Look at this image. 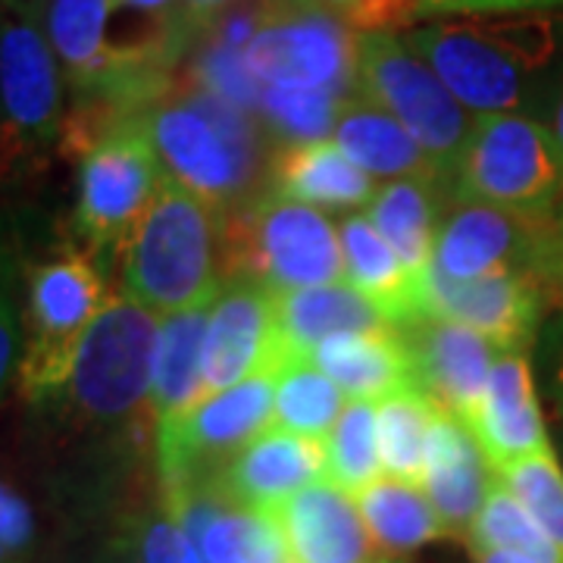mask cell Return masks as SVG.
<instances>
[{
	"instance_id": "1",
	"label": "cell",
	"mask_w": 563,
	"mask_h": 563,
	"mask_svg": "<svg viewBox=\"0 0 563 563\" xmlns=\"http://www.w3.org/2000/svg\"><path fill=\"white\" fill-rule=\"evenodd\" d=\"M404 41L473 117H536L561 95L563 13L454 16L410 29Z\"/></svg>"
},
{
	"instance_id": "2",
	"label": "cell",
	"mask_w": 563,
	"mask_h": 563,
	"mask_svg": "<svg viewBox=\"0 0 563 563\" xmlns=\"http://www.w3.org/2000/svg\"><path fill=\"white\" fill-rule=\"evenodd\" d=\"M141 122L163 176L213 210L229 213L261 195L276 147L254 113L191 79L173 85L141 113Z\"/></svg>"
},
{
	"instance_id": "3",
	"label": "cell",
	"mask_w": 563,
	"mask_h": 563,
	"mask_svg": "<svg viewBox=\"0 0 563 563\" xmlns=\"http://www.w3.org/2000/svg\"><path fill=\"white\" fill-rule=\"evenodd\" d=\"M120 257L122 295L144 310L207 307L222 291V213L166 179Z\"/></svg>"
},
{
	"instance_id": "4",
	"label": "cell",
	"mask_w": 563,
	"mask_h": 563,
	"mask_svg": "<svg viewBox=\"0 0 563 563\" xmlns=\"http://www.w3.org/2000/svg\"><path fill=\"white\" fill-rule=\"evenodd\" d=\"M25 344L20 395L29 404L60 398L91 322L110 303L103 263L79 242H57L41 257H25Z\"/></svg>"
},
{
	"instance_id": "5",
	"label": "cell",
	"mask_w": 563,
	"mask_h": 563,
	"mask_svg": "<svg viewBox=\"0 0 563 563\" xmlns=\"http://www.w3.org/2000/svg\"><path fill=\"white\" fill-rule=\"evenodd\" d=\"M222 282L295 291L344 282L339 229L307 203L261 191L222 213Z\"/></svg>"
},
{
	"instance_id": "6",
	"label": "cell",
	"mask_w": 563,
	"mask_h": 563,
	"mask_svg": "<svg viewBox=\"0 0 563 563\" xmlns=\"http://www.w3.org/2000/svg\"><path fill=\"white\" fill-rule=\"evenodd\" d=\"M63 85L41 7L0 0V188L63 139Z\"/></svg>"
},
{
	"instance_id": "7",
	"label": "cell",
	"mask_w": 563,
	"mask_h": 563,
	"mask_svg": "<svg viewBox=\"0 0 563 563\" xmlns=\"http://www.w3.org/2000/svg\"><path fill=\"white\" fill-rule=\"evenodd\" d=\"M354 91L376 103L388 117L420 141L444 179L454 188V173L463 147L473 135L476 117L463 107L435 69L395 32L357 35V73Z\"/></svg>"
},
{
	"instance_id": "8",
	"label": "cell",
	"mask_w": 563,
	"mask_h": 563,
	"mask_svg": "<svg viewBox=\"0 0 563 563\" xmlns=\"http://www.w3.org/2000/svg\"><path fill=\"white\" fill-rule=\"evenodd\" d=\"M161 317L144 310L125 295H113L81 339L73 376L60 395L69 413L81 422L113 429L144 420L151 401L154 351H157Z\"/></svg>"
},
{
	"instance_id": "9",
	"label": "cell",
	"mask_w": 563,
	"mask_h": 563,
	"mask_svg": "<svg viewBox=\"0 0 563 563\" xmlns=\"http://www.w3.org/2000/svg\"><path fill=\"white\" fill-rule=\"evenodd\" d=\"M454 198L483 201L529 217L563 210V147L536 117H476L454 173Z\"/></svg>"
},
{
	"instance_id": "10",
	"label": "cell",
	"mask_w": 563,
	"mask_h": 563,
	"mask_svg": "<svg viewBox=\"0 0 563 563\" xmlns=\"http://www.w3.org/2000/svg\"><path fill=\"white\" fill-rule=\"evenodd\" d=\"M79 195L73 229L98 261L122 254L154 198L161 195L163 166L139 117L117 122L81 147Z\"/></svg>"
},
{
	"instance_id": "11",
	"label": "cell",
	"mask_w": 563,
	"mask_h": 563,
	"mask_svg": "<svg viewBox=\"0 0 563 563\" xmlns=\"http://www.w3.org/2000/svg\"><path fill=\"white\" fill-rule=\"evenodd\" d=\"M448 279L520 273L542 279L561 301V213L529 217L483 201L454 198L429 263Z\"/></svg>"
},
{
	"instance_id": "12",
	"label": "cell",
	"mask_w": 563,
	"mask_h": 563,
	"mask_svg": "<svg viewBox=\"0 0 563 563\" xmlns=\"http://www.w3.org/2000/svg\"><path fill=\"white\" fill-rule=\"evenodd\" d=\"M273 388L276 376H254L157 422L154 454L161 485L220 476L273 426Z\"/></svg>"
},
{
	"instance_id": "13",
	"label": "cell",
	"mask_w": 563,
	"mask_h": 563,
	"mask_svg": "<svg viewBox=\"0 0 563 563\" xmlns=\"http://www.w3.org/2000/svg\"><path fill=\"white\" fill-rule=\"evenodd\" d=\"M244 63L263 88H313L351 98L357 35L329 10L273 0L263 29L244 47Z\"/></svg>"
},
{
	"instance_id": "14",
	"label": "cell",
	"mask_w": 563,
	"mask_h": 563,
	"mask_svg": "<svg viewBox=\"0 0 563 563\" xmlns=\"http://www.w3.org/2000/svg\"><path fill=\"white\" fill-rule=\"evenodd\" d=\"M548 301H554V291L520 273L448 279L426 266L420 282V317L461 322L485 335L498 354H526Z\"/></svg>"
},
{
	"instance_id": "15",
	"label": "cell",
	"mask_w": 563,
	"mask_h": 563,
	"mask_svg": "<svg viewBox=\"0 0 563 563\" xmlns=\"http://www.w3.org/2000/svg\"><path fill=\"white\" fill-rule=\"evenodd\" d=\"M282 366L273 291L254 282H222L203 332V391L217 395L254 376H276Z\"/></svg>"
},
{
	"instance_id": "16",
	"label": "cell",
	"mask_w": 563,
	"mask_h": 563,
	"mask_svg": "<svg viewBox=\"0 0 563 563\" xmlns=\"http://www.w3.org/2000/svg\"><path fill=\"white\" fill-rule=\"evenodd\" d=\"M398 332L410 351L417 388L442 410L470 422L483 401L488 373L498 361L495 344L461 322L439 317H417L398 325Z\"/></svg>"
},
{
	"instance_id": "17",
	"label": "cell",
	"mask_w": 563,
	"mask_h": 563,
	"mask_svg": "<svg viewBox=\"0 0 563 563\" xmlns=\"http://www.w3.org/2000/svg\"><path fill=\"white\" fill-rule=\"evenodd\" d=\"M466 429L483 448L492 473L554 451L548 439L532 366L523 354H498L485 383L483 401L470 417Z\"/></svg>"
},
{
	"instance_id": "18",
	"label": "cell",
	"mask_w": 563,
	"mask_h": 563,
	"mask_svg": "<svg viewBox=\"0 0 563 563\" xmlns=\"http://www.w3.org/2000/svg\"><path fill=\"white\" fill-rule=\"evenodd\" d=\"M495 485V473L466 422L439 410L426 435L422 492L435 507L448 539H466L485 498Z\"/></svg>"
},
{
	"instance_id": "19",
	"label": "cell",
	"mask_w": 563,
	"mask_h": 563,
	"mask_svg": "<svg viewBox=\"0 0 563 563\" xmlns=\"http://www.w3.org/2000/svg\"><path fill=\"white\" fill-rule=\"evenodd\" d=\"M291 563H373L376 542L357 501L332 483H313L273 510Z\"/></svg>"
},
{
	"instance_id": "20",
	"label": "cell",
	"mask_w": 563,
	"mask_h": 563,
	"mask_svg": "<svg viewBox=\"0 0 563 563\" xmlns=\"http://www.w3.org/2000/svg\"><path fill=\"white\" fill-rule=\"evenodd\" d=\"M217 479L239 504L273 514L295 492L325 479V442L266 429Z\"/></svg>"
},
{
	"instance_id": "21",
	"label": "cell",
	"mask_w": 563,
	"mask_h": 563,
	"mask_svg": "<svg viewBox=\"0 0 563 563\" xmlns=\"http://www.w3.org/2000/svg\"><path fill=\"white\" fill-rule=\"evenodd\" d=\"M273 310H276V332H279L285 363L310 361L313 351L332 335L376 332L391 325L376 310V303L366 301L347 282L273 291Z\"/></svg>"
},
{
	"instance_id": "22",
	"label": "cell",
	"mask_w": 563,
	"mask_h": 563,
	"mask_svg": "<svg viewBox=\"0 0 563 563\" xmlns=\"http://www.w3.org/2000/svg\"><path fill=\"white\" fill-rule=\"evenodd\" d=\"M266 191L313 210H357L376 198V181L344 157L332 141L276 144Z\"/></svg>"
},
{
	"instance_id": "23",
	"label": "cell",
	"mask_w": 563,
	"mask_h": 563,
	"mask_svg": "<svg viewBox=\"0 0 563 563\" xmlns=\"http://www.w3.org/2000/svg\"><path fill=\"white\" fill-rule=\"evenodd\" d=\"M329 141L369 179H439L451 185L401 122L357 95L342 103Z\"/></svg>"
},
{
	"instance_id": "24",
	"label": "cell",
	"mask_w": 563,
	"mask_h": 563,
	"mask_svg": "<svg viewBox=\"0 0 563 563\" xmlns=\"http://www.w3.org/2000/svg\"><path fill=\"white\" fill-rule=\"evenodd\" d=\"M310 363H317L351 401L379 404L395 391L417 388L410 351L395 325L332 335L313 351Z\"/></svg>"
},
{
	"instance_id": "25",
	"label": "cell",
	"mask_w": 563,
	"mask_h": 563,
	"mask_svg": "<svg viewBox=\"0 0 563 563\" xmlns=\"http://www.w3.org/2000/svg\"><path fill=\"white\" fill-rule=\"evenodd\" d=\"M451 201H454L451 185L439 179L385 181L379 185L376 198L369 201L366 220L391 244V251L401 257L404 266L413 276H422L426 266L432 263Z\"/></svg>"
},
{
	"instance_id": "26",
	"label": "cell",
	"mask_w": 563,
	"mask_h": 563,
	"mask_svg": "<svg viewBox=\"0 0 563 563\" xmlns=\"http://www.w3.org/2000/svg\"><path fill=\"white\" fill-rule=\"evenodd\" d=\"M344 257V282L357 288L366 301L376 303V310L395 329L407 325L420 317V282L422 276H413L401 257L391 251L376 232V225L366 217H347L339 225Z\"/></svg>"
},
{
	"instance_id": "27",
	"label": "cell",
	"mask_w": 563,
	"mask_h": 563,
	"mask_svg": "<svg viewBox=\"0 0 563 563\" xmlns=\"http://www.w3.org/2000/svg\"><path fill=\"white\" fill-rule=\"evenodd\" d=\"M210 307L213 303L161 317L154 376H151V401H147V413H151L154 426L207 398L201 376V351Z\"/></svg>"
},
{
	"instance_id": "28",
	"label": "cell",
	"mask_w": 563,
	"mask_h": 563,
	"mask_svg": "<svg viewBox=\"0 0 563 563\" xmlns=\"http://www.w3.org/2000/svg\"><path fill=\"white\" fill-rule=\"evenodd\" d=\"M354 501H357V510H361L373 542L388 554H407L422 544L448 539L442 520L429 501V495L422 492V485L385 476L379 483L369 485L366 492H361Z\"/></svg>"
},
{
	"instance_id": "29",
	"label": "cell",
	"mask_w": 563,
	"mask_h": 563,
	"mask_svg": "<svg viewBox=\"0 0 563 563\" xmlns=\"http://www.w3.org/2000/svg\"><path fill=\"white\" fill-rule=\"evenodd\" d=\"M344 391L322 373L317 363L291 361L276 373L273 388V426L301 439L325 442L344 413Z\"/></svg>"
},
{
	"instance_id": "30",
	"label": "cell",
	"mask_w": 563,
	"mask_h": 563,
	"mask_svg": "<svg viewBox=\"0 0 563 563\" xmlns=\"http://www.w3.org/2000/svg\"><path fill=\"white\" fill-rule=\"evenodd\" d=\"M191 542L203 563H291L276 517L235 498L222 504Z\"/></svg>"
},
{
	"instance_id": "31",
	"label": "cell",
	"mask_w": 563,
	"mask_h": 563,
	"mask_svg": "<svg viewBox=\"0 0 563 563\" xmlns=\"http://www.w3.org/2000/svg\"><path fill=\"white\" fill-rule=\"evenodd\" d=\"M442 407L420 388H404L376 404L379 461L391 479L422 485L426 435Z\"/></svg>"
},
{
	"instance_id": "32",
	"label": "cell",
	"mask_w": 563,
	"mask_h": 563,
	"mask_svg": "<svg viewBox=\"0 0 563 563\" xmlns=\"http://www.w3.org/2000/svg\"><path fill=\"white\" fill-rule=\"evenodd\" d=\"M466 544L470 551H501L523 563H563V554L544 536L542 526L526 514L523 504L507 492L498 476L466 536Z\"/></svg>"
},
{
	"instance_id": "33",
	"label": "cell",
	"mask_w": 563,
	"mask_h": 563,
	"mask_svg": "<svg viewBox=\"0 0 563 563\" xmlns=\"http://www.w3.org/2000/svg\"><path fill=\"white\" fill-rule=\"evenodd\" d=\"M383 479L379 439H376V404L347 401L335 429L325 435V483L357 498Z\"/></svg>"
},
{
	"instance_id": "34",
	"label": "cell",
	"mask_w": 563,
	"mask_h": 563,
	"mask_svg": "<svg viewBox=\"0 0 563 563\" xmlns=\"http://www.w3.org/2000/svg\"><path fill=\"white\" fill-rule=\"evenodd\" d=\"M347 98L313 88H279L266 85L261 95V120L266 132L279 144H310L329 141L339 120V110Z\"/></svg>"
},
{
	"instance_id": "35",
	"label": "cell",
	"mask_w": 563,
	"mask_h": 563,
	"mask_svg": "<svg viewBox=\"0 0 563 563\" xmlns=\"http://www.w3.org/2000/svg\"><path fill=\"white\" fill-rule=\"evenodd\" d=\"M22 244L10 225L0 222V401L20 379L22 344H25V276Z\"/></svg>"
},
{
	"instance_id": "36",
	"label": "cell",
	"mask_w": 563,
	"mask_h": 563,
	"mask_svg": "<svg viewBox=\"0 0 563 563\" xmlns=\"http://www.w3.org/2000/svg\"><path fill=\"white\" fill-rule=\"evenodd\" d=\"M495 476L523 504L526 514L542 526L544 536L563 554V470L554 451L514 463Z\"/></svg>"
},
{
	"instance_id": "37",
	"label": "cell",
	"mask_w": 563,
	"mask_h": 563,
	"mask_svg": "<svg viewBox=\"0 0 563 563\" xmlns=\"http://www.w3.org/2000/svg\"><path fill=\"white\" fill-rule=\"evenodd\" d=\"M135 563H203V558L163 504L135 526Z\"/></svg>"
},
{
	"instance_id": "38",
	"label": "cell",
	"mask_w": 563,
	"mask_h": 563,
	"mask_svg": "<svg viewBox=\"0 0 563 563\" xmlns=\"http://www.w3.org/2000/svg\"><path fill=\"white\" fill-rule=\"evenodd\" d=\"M563 13V0H417V16H510Z\"/></svg>"
},
{
	"instance_id": "39",
	"label": "cell",
	"mask_w": 563,
	"mask_h": 563,
	"mask_svg": "<svg viewBox=\"0 0 563 563\" xmlns=\"http://www.w3.org/2000/svg\"><path fill=\"white\" fill-rule=\"evenodd\" d=\"M544 395L551 404V420L558 422L563 439V317L544 329L542 339Z\"/></svg>"
},
{
	"instance_id": "40",
	"label": "cell",
	"mask_w": 563,
	"mask_h": 563,
	"mask_svg": "<svg viewBox=\"0 0 563 563\" xmlns=\"http://www.w3.org/2000/svg\"><path fill=\"white\" fill-rule=\"evenodd\" d=\"M35 520L22 495L7 483H0V551H20L32 542Z\"/></svg>"
},
{
	"instance_id": "41",
	"label": "cell",
	"mask_w": 563,
	"mask_h": 563,
	"mask_svg": "<svg viewBox=\"0 0 563 563\" xmlns=\"http://www.w3.org/2000/svg\"><path fill=\"white\" fill-rule=\"evenodd\" d=\"M122 3L135 7V10L147 13V16H157V20L191 22V25H198V22L188 16V7H185V0H122Z\"/></svg>"
},
{
	"instance_id": "42",
	"label": "cell",
	"mask_w": 563,
	"mask_h": 563,
	"mask_svg": "<svg viewBox=\"0 0 563 563\" xmlns=\"http://www.w3.org/2000/svg\"><path fill=\"white\" fill-rule=\"evenodd\" d=\"M232 3H235V0H185L188 16L198 22V29H201V32L210 25V22L217 20V16H220L225 7H232Z\"/></svg>"
},
{
	"instance_id": "43",
	"label": "cell",
	"mask_w": 563,
	"mask_h": 563,
	"mask_svg": "<svg viewBox=\"0 0 563 563\" xmlns=\"http://www.w3.org/2000/svg\"><path fill=\"white\" fill-rule=\"evenodd\" d=\"M317 3L347 25H354V20H357V0H317Z\"/></svg>"
},
{
	"instance_id": "44",
	"label": "cell",
	"mask_w": 563,
	"mask_h": 563,
	"mask_svg": "<svg viewBox=\"0 0 563 563\" xmlns=\"http://www.w3.org/2000/svg\"><path fill=\"white\" fill-rule=\"evenodd\" d=\"M473 561L476 563H523L510 554H501V551H473Z\"/></svg>"
},
{
	"instance_id": "45",
	"label": "cell",
	"mask_w": 563,
	"mask_h": 563,
	"mask_svg": "<svg viewBox=\"0 0 563 563\" xmlns=\"http://www.w3.org/2000/svg\"><path fill=\"white\" fill-rule=\"evenodd\" d=\"M551 129H554V135L561 141L563 147V85H561V95H558V103H554V110H551Z\"/></svg>"
},
{
	"instance_id": "46",
	"label": "cell",
	"mask_w": 563,
	"mask_h": 563,
	"mask_svg": "<svg viewBox=\"0 0 563 563\" xmlns=\"http://www.w3.org/2000/svg\"><path fill=\"white\" fill-rule=\"evenodd\" d=\"M558 291H561V301H563V210H561V282H558Z\"/></svg>"
},
{
	"instance_id": "47",
	"label": "cell",
	"mask_w": 563,
	"mask_h": 563,
	"mask_svg": "<svg viewBox=\"0 0 563 563\" xmlns=\"http://www.w3.org/2000/svg\"><path fill=\"white\" fill-rule=\"evenodd\" d=\"M13 3H29V7H44V0H13Z\"/></svg>"
},
{
	"instance_id": "48",
	"label": "cell",
	"mask_w": 563,
	"mask_h": 563,
	"mask_svg": "<svg viewBox=\"0 0 563 563\" xmlns=\"http://www.w3.org/2000/svg\"><path fill=\"white\" fill-rule=\"evenodd\" d=\"M0 563H7V551H0Z\"/></svg>"
},
{
	"instance_id": "49",
	"label": "cell",
	"mask_w": 563,
	"mask_h": 563,
	"mask_svg": "<svg viewBox=\"0 0 563 563\" xmlns=\"http://www.w3.org/2000/svg\"><path fill=\"white\" fill-rule=\"evenodd\" d=\"M373 563H398V561H388V558H383V561H373Z\"/></svg>"
}]
</instances>
